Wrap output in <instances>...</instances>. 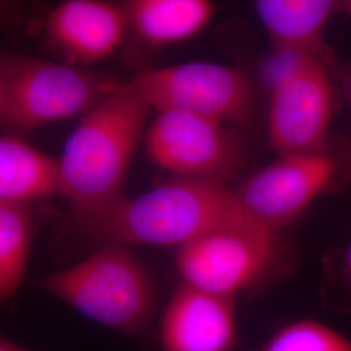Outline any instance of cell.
Wrapping results in <instances>:
<instances>
[{
  "instance_id": "cell-10",
  "label": "cell",
  "mask_w": 351,
  "mask_h": 351,
  "mask_svg": "<svg viewBox=\"0 0 351 351\" xmlns=\"http://www.w3.org/2000/svg\"><path fill=\"white\" fill-rule=\"evenodd\" d=\"M128 33L125 11L112 0H63L51 8L42 24L51 50L63 63L81 68L110 59Z\"/></svg>"
},
{
  "instance_id": "cell-18",
  "label": "cell",
  "mask_w": 351,
  "mask_h": 351,
  "mask_svg": "<svg viewBox=\"0 0 351 351\" xmlns=\"http://www.w3.org/2000/svg\"><path fill=\"white\" fill-rule=\"evenodd\" d=\"M0 351H32L30 349H27V348H24V346H21L20 343H17V342H13L11 339H5V337H3V339H0Z\"/></svg>"
},
{
  "instance_id": "cell-15",
  "label": "cell",
  "mask_w": 351,
  "mask_h": 351,
  "mask_svg": "<svg viewBox=\"0 0 351 351\" xmlns=\"http://www.w3.org/2000/svg\"><path fill=\"white\" fill-rule=\"evenodd\" d=\"M33 239L30 204L0 203V298L10 301L24 282Z\"/></svg>"
},
{
  "instance_id": "cell-2",
  "label": "cell",
  "mask_w": 351,
  "mask_h": 351,
  "mask_svg": "<svg viewBox=\"0 0 351 351\" xmlns=\"http://www.w3.org/2000/svg\"><path fill=\"white\" fill-rule=\"evenodd\" d=\"M151 111L132 78L82 114L59 158L62 197L73 217L101 213L125 198L126 177Z\"/></svg>"
},
{
  "instance_id": "cell-13",
  "label": "cell",
  "mask_w": 351,
  "mask_h": 351,
  "mask_svg": "<svg viewBox=\"0 0 351 351\" xmlns=\"http://www.w3.org/2000/svg\"><path fill=\"white\" fill-rule=\"evenodd\" d=\"M129 32L150 47H168L197 37L215 14L213 0H124Z\"/></svg>"
},
{
  "instance_id": "cell-7",
  "label": "cell",
  "mask_w": 351,
  "mask_h": 351,
  "mask_svg": "<svg viewBox=\"0 0 351 351\" xmlns=\"http://www.w3.org/2000/svg\"><path fill=\"white\" fill-rule=\"evenodd\" d=\"M151 160L180 177L228 182L245 162L243 142L234 125L184 111H159L147 126Z\"/></svg>"
},
{
  "instance_id": "cell-17",
  "label": "cell",
  "mask_w": 351,
  "mask_h": 351,
  "mask_svg": "<svg viewBox=\"0 0 351 351\" xmlns=\"http://www.w3.org/2000/svg\"><path fill=\"white\" fill-rule=\"evenodd\" d=\"M329 71L335 84L339 85L349 103L351 113V60H343L335 56L329 62Z\"/></svg>"
},
{
  "instance_id": "cell-3",
  "label": "cell",
  "mask_w": 351,
  "mask_h": 351,
  "mask_svg": "<svg viewBox=\"0 0 351 351\" xmlns=\"http://www.w3.org/2000/svg\"><path fill=\"white\" fill-rule=\"evenodd\" d=\"M38 287L97 324L137 336L154 311L149 269L129 246L104 243L81 262L38 281Z\"/></svg>"
},
{
  "instance_id": "cell-1",
  "label": "cell",
  "mask_w": 351,
  "mask_h": 351,
  "mask_svg": "<svg viewBox=\"0 0 351 351\" xmlns=\"http://www.w3.org/2000/svg\"><path fill=\"white\" fill-rule=\"evenodd\" d=\"M73 226L101 245L178 249L215 230L262 224L246 213L234 189L226 181L173 176L159 186L134 198L125 197L101 213L73 217Z\"/></svg>"
},
{
  "instance_id": "cell-9",
  "label": "cell",
  "mask_w": 351,
  "mask_h": 351,
  "mask_svg": "<svg viewBox=\"0 0 351 351\" xmlns=\"http://www.w3.org/2000/svg\"><path fill=\"white\" fill-rule=\"evenodd\" d=\"M337 169V160L328 147L278 155L274 163L241 182L234 193L254 220L280 233L326 191Z\"/></svg>"
},
{
  "instance_id": "cell-8",
  "label": "cell",
  "mask_w": 351,
  "mask_h": 351,
  "mask_svg": "<svg viewBox=\"0 0 351 351\" xmlns=\"http://www.w3.org/2000/svg\"><path fill=\"white\" fill-rule=\"evenodd\" d=\"M278 233L262 226L224 228L176 249V268L185 284L236 297L275 263Z\"/></svg>"
},
{
  "instance_id": "cell-14",
  "label": "cell",
  "mask_w": 351,
  "mask_h": 351,
  "mask_svg": "<svg viewBox=\"0 0 351 351\" xmlns=\"http://www.w3.org/2000/svg\"><path fill=\"white\" fill-rule=\"evenodd\" d=\"M62 197L59 158L38 150L25 139L5 134L0 139V203L30 204Z\"/></svg>"
},
{
  "instance_id": "cell-20",
  "label": "cell",
  "mask_w": 351,
  "mask_h": 351,
  "mask_svg": "<svg viewBox=\"0 0 351 351\" xmlns=\"http://www.w3.org/2000/svg\"><path fill=\"white\" fill-rule=\"evenodd\" d=\"M341 12L351 14V0H341Z\"/></svg>"
},
{
  "instance_id": "cell-11",
  "label": "cell",
  "mask_w": 351,
  "mask_h": 351,
  "mask_svg": "<svg viewBox=\"0 0 351 351\" xmlns=\"http://www.w3.org/2000/svg\"><path fill=\"white\" fill-rule=\"evenodd\" d=\"M160 351H232L239 341L236 297L182 284L160 320Z\"/></svg>"
},
{
  "instance_id": "cell-19",
  "label": "cell",
  "mask_w": 351,
  "mask_h": 351,
  "mask_svg": "<svg viewBox=\"0 0 351 351\" xmlns=\"http://www.w3.org/2000/svg\"><path fill=\"white\" fill-rule=\"evenodd\" d=\"M343 275L346 277V281L350 284L351 287V243L349 249L346 251L345 261H343Z\"/></svg>"
},
{
  "instance_id": "cell-6",
  "label": "cell",
  "mask_w": 351,
  "mask_h": 351,
  "mask_svg": "<svg viewBox=\"0 0 351 351\" xmlns=\"http://www.w3.org/2000/svg\"><path fill=\"white\" fill-rule=\"evenodd\" d=\"M335 85L329 62L289 55L272 82L267 116L268 139L278 155L326 149L335 112Z\"/></svg>"
},
{
  "instance_id": "cell-5",
  "label": "cell",
  "mask_w": 351,
  "mask_h": 351,
  "mask_svg": "<svg viewBox=\"0 0 351 351\" xmlns=\"http://www.w3.org/2000/svg\"><path fill=\"white\" fill-rule=\"evenodd\" d=\"M133 78L156 112L184 111L230 125H250L255 86L237 66L189 62L151 68Z\"/></svg>"
},
{
  "instance_id": "cell-16",
  "label": "cell",
  "mask_w": 351,
  "mask_h": 351,
  "mask_svg": "<svg viewBox=\"0 0 351 351\" xmlns=\"http://www.w3.org/2000/svg\"><path fill=\"white\" fill-rule=\"evenodd\" d=\"M261 351H351V339L315 320H298L282 326Z\"/></svg>"
},
{
  "instance_id": "cell-12",
  "label": "cell",
  "mask_w": 351,
  "mask_h": 351,
  "mask_svg": "<svg viewBox=\"0 0 351 351\" xmlns=\"http://www.w3.org/2000/svg\"><path fill=\"white\" fill-rule=\"evenodd\" d=\"M275 51L308 55L330 62L336 52L326 43V30L341 11V0H252Z\"/></svg>"
},
{
  "instance_id": "cell-4",
  "label": "cell",
  "mask_w": 351,
  "mask_h": 351,
  "mask_svg": "<svg viewBox=\"0 0 351 351\" xmlns=\"http://www.w3.org/2000/svg\"><path fill=\"white\" fill-rule=\"evenodd\" d=\"M123 82L111 75L30 55L0 58V121L29 132L85 114Z\"/></svg>"
}]
</instances>
